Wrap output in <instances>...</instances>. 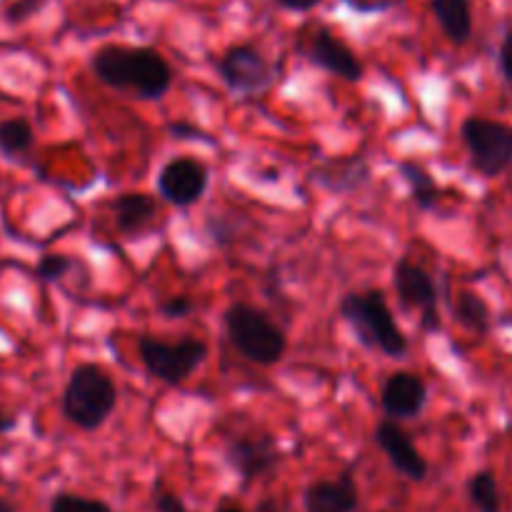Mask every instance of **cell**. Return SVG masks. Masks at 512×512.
<instances>
[{
  "label": "cell",
  "mask_w": 512,
  "mask_h": 512,
  "mask_svg": "<svg viewBox=\"0 0 512 512\" xmlns=\"http://www.w3.org/2000/svg\"><path fill=\"white\" fill-rule=\"evenodd\" d=\"M90 68L100 83L135 100H160L173 85L168 60L143 45H105L93 53Z\"/></svg>",
  "instance_id": "cell-1"
},
{
  "label": "cell",
  "mask_w": 512,
  "mask_h": 512,
  "mask_svg": "<svg viewBox=\"0 0 512 512\" xmlns=\"http://www.w3.org/2000/svg\"><path fill=\"white\" fill-rule=\"evenodd\" d=\"M118 405V385L105 368L83 363L70 373L68 385L60 398V410L70 425L80 430L103 428Z\"/></svg>",
  "instance_id": "cell-2"
},
{
  "label": "cell",
  "mask_w": 512,
  "mask_h": 512,
  "mask_svg": "<svg viewBox=\"0 0 512 512\" xmlns=\"http://www.w3.org/2000/svg\"><path fill=\"white\" fill-rule=\"evenodd\" d=\"M340 315L355 330V338L365 348L380 350L388 358L400 360L408 355L410 345L400 325L395 323L393 310L380 290H363V293H348L340 300Z\"/></svg>",
  "instance_id": "cell-3"
},
{
  "label": "cell",
  "mask_w": 512,
  "mask_h": 512,
  "mask_svg": "<svg viewBox=\"0 0 512 512\" xmlns=\"http://www.w3.org/2000/svg\"><path fill=\"white\" fill-rule=\"evenodd\" d=\"M233 348L255 365H275L288 350L283 328L270 315L248 303H233L223 315Z\"/></svg>",
  "instance_id": "cell-4"
},
{
  "label": "cell",
  "mask_w": 512,
  "mask_h": 512,
  "mask_svg": "<svg viewBox=\"0 0 512 512\" xmlns=\"http://www.w3.org/2000/svg\"><path fill=\"white\" fill-rule=\"evenodd\" d=\"M138 355L148 375H153L155 380L165 385H183L208 360V345L198 338L165 343L143 335L138 340Z\"/></svg>",
  "instance_id": "cell-5"
},
{
  "label": "cell",
  "mask_w": 512,
  "mask_h": 512,
  "mask_svg": "<svg viewBox=\"0 0 512 512\" xmlns=\"http://www.w3.org/2000/svg\"><path fill=\"white\" fill-rule=\"evenodd\" d=\"M470 163L483 178H498L512 168V128L500 120L473 118L460 125Z\"/></svg>",
  "instance_id": "cell-6"
},
{
  "label": "cell",
  "mask_w": 512,
  "mask_h": 512,
  "mask_svg": "<svg viewBox=\"0 0 512 512\" xmlns=\"http://www.w3.org/2000/svg\"><path fill=\"white\" fill-rule=\"evenodd\" d=\"M215 70L233 93H260L275 80V65L253 45H230Z\"/></svg>",
  "instance_id": "cell-7"
},
{
  "label": "cell",
  "mask_w": 512,
  "mask_h": 512,
  "mask_svg": "<svg viewBox=\"0 0 512 512\" xmlns=\"http://www.w3.org/2000/svg\"><path fill=\"white\" fill-rule=\"evenodd\" d=\"M393 285L398 298L403 300L408 308H418L420 313V330L425 333H438L440 330V313H438V298L440 290L435 285L433 275L420 265L410 263V260H398L393 268Z\"/></svg>",
  "instance_id": "cell-8"
},
{
  "label": "cell",
  "mask_w": 512,
  "mask_h": 512,
  "mask_svg": "<svg viewBox=\"0 0 512 512\" xmlns=\"http://www.w3.org/2000/svg\"><path fill=\"white\" fill-rule=\"evenodd\" d=\"M158 195L175 208H190L205 195L210 185V170L195 158H173L160 168Z\"/></svg>",
  "instance_id": "cell-9"
},
{
  "label": "cell",
  "mask_w": 512,
  "mask_h": 512,
  "mask_svg": "<svg viewBox=\"0 0 512 512\" xmlns=\"http://www.w3.org/2000/svg\"><path fill=\"white\" fill-rule=\"evenodd\" d=\"M300 48H303V55L310 63L323 68L325 73L335 75V78L350 80V83H358L363 78L365 68L358 55L333 30L325 28V25H318V28L310 30L308 38H305V43Z\"/></svg>",
  "instance_id": "cell-10"
},
{
  "label": "cell",
  "mask_w": 512,
  "mask_h": 512,
  "mask_svg": "<svg viewBox=\"0 0 512 512\" xmlns=\"http://www.w3.org/2000/svg\"><path fill=\"white\" fill-rule=\"evenodd\" d=\"M230 468L243 478V483L263 478L280 463V448L273 435L268 433H243L230 438L225 448Z\"/></svg>",
  "instance_id": "cell-11"
},
{
  "label": "cell",
  "mask_w": 512,
  "mask_h": 512,
  "mask_svg": "<svg viewBox=\"0 0 512 512\" xmlns=\"http://www.w3.org/2000/svg\"><path fill=\"white\" fill-rule=\"evenodd\" d=\"M380 405L390 420H413L428 405V385L418 373L398 370L390 375L380 390Z\"/></svg>",
  "instance_id": "cell-12"
},
{
  "label": "cell",
  "mask_w": 512,
  "mask_h": 512,
  "mask_svg": "<svg viewBox=\"0 0 512 512\" xmlns=\"http://www.w3.org/2000/svg\"><path fill=\"white\" fill-rule=\"evenodd\" d=\"M375 445L385 453V458L390 460L395 470H398L403 478L420 483V480L428 478V460L420 455V450L415 448L410 435L400 428L395 420H383L375 428Z\"/></svg>",
  "instance_id": "cell-13"
},
{
  "label": "cell",
  "mask_w": 512,
  "mask_h": 512,
  "mask_svg": "<svg viewBox=\"0 0 512 512\" xmlns=\"http://www.w3.org/2000/svg\"><path fill=\"white\" fill-rule=\"evenodd\" d=\"M360 505L353 478L318 480L305 490V512H355Z\"/></svg>",
  "instance_id": "cell-14"
},
{
  "label": "cell",
  "mask_w": 512,
  "mask_h": 512,
  "mask_svg": "<svg viewBox=\"0 0 512 512\" xmlns=\"http://www.w3.org/2000/svg\"><path fill=\"white\" fill-rule=\"evenodd\" d=\"M158 215V200L148 193H123L113 200L115 228L125 238H135L143 233Z\"/></svg>",
  "instance_id": "cell-15"
},
{
  "label": "cell",
  "mask_w": 512,
  "mask_h": 512,
  "mask_svg": "<svg viewBox=\"0 0 512 512\" xmlns=\"http://www.w3.org/2000/svg\"><path fill=\"white\" fill-rule=\"evenodd\" d=\"M430 10L450 43L465 45L473 38V0H430Z\"/></svg>",
  "instance_id": "cell-16"
},
{
  "label": "cell",
  "mask_w": 512,
  "mask_h": 512,
  "mask_svg": "<svg viewBox=\"0 0 512 512\" xmlns=\"http://www.w3.org/2000/svg\"><path fill=\"white\" fill-rule=\"evenodd\" d=\"M315 180L333 193H353L370 180V165L363 155H353V158L335 160L328 168L318 170Z\"/></svg>",
  "instance_id": "cell-17"
},
{
  "label": "cell",
  "mask_w": 512,
  "mask_h": 512,
  "mask_svg": "<svg viewBox=\"0 0 512 512\" xmlns=\"http://www.w3.org/2000/svg\"><path fill=\"white\" fill-rule=\"evenodd\" d=\"M398 173L403 175L405 185H408L410 190V198H413V203L418 205L420 210L430 213V210L438 208L440 198H443V188L435 183V178L423 168V165L415 163V160H400Z\"/></svg>",
  "instance_id": "cell-18"
},
{
  "label": "cell",
  "mask_w": 512,
  "mask_h": 512,
  "mask_svg": "<svg viewBox=\"0 0 512 512\" xmlns=\"http://www.w3.org/2000/svg\"><path fill=\"white\" fill-rule=\"evenodd\" d=\"M35 145V130L25 118L0 120V155L3 158H23Z\"/></svg>",
  "instance_id": "cell-19"
},
{
  "label": "cell",
  "mask_w": 512,
  "mask_h": 512,
  "mask_svg": "<svg viewBox=\"0 0 512 512\" xmlns=\"http://www.w3.org/2000/svg\"><path fill=\"white\" fill-rule=\"evenodd\" d=\"M453 318L470 333L485 335L490 330V308L480 295L460 293L453 303Z\"/></svg>",
  "instance_id": "cell-20"
},
{
  "label": "cell",
  "mask_w": 512,
  "mask_h": 512,
  "mask_svg": "<svg viewBox=\"0 0 512 512\" xmlns=\"http://www.w3.org/2000/svg\"><path fill=\"white\" fill-rule=\"evenodd\" d=\"M470 500H473L475 510L478 512H500L503 505H500V490L498 480L490 470H480L470 478Z\"/></svg>",
  "instance_id": "cell-21"
},
{
  "label": "cell",
  "mask_w": 512,
  "mask_h": 512,
  "mask_svg": "<svg viewBox=\"0 0 512 512\" xmlns=\"http://www.w3.org/2000/svg\"><path fill=\"white\" fill-rule=\"evenodd\" d=\"M48 512H113L108 503L95 498H83L75 493H58L50 500Z\"/></svg>",
  "instance_id": "cell-22"
},
{
  "label": "cell",
  "mask_w": 512,
  "mask_h": 512,
  "mask_svg": "<svg viewBox=\"0 0 512 512\" xmlns=\"http://www.w3.org/2000/svg\"><path fill=\"white\" fill-rule=\"evenodd\" d=\"M73 268L75 260L70 258V255L48 253L38 260V265H35V278L43 280V283H58V280H63Z\"/></svg>",
  "instance_id": "cell-23"
},
{
  "label": "cell",
  "mask_w": 512,
  "mask_h": 512,
  "mask_svg": "<svg viewBox=\"0 0 512 512\" xmlns=\"http://www.w3.org/2000/svg\"><path fill=\"white\" fill-rule=\"evenodd\" d=\"M45 3H48V0H13V3L3 10L5 23H10V25L25 23L28 18L38 15L40 10H43Z\"/></svg>",
  "instance_id": "cell-24"
},
{
  "label": "cell",
  "mask_w": 512,
  "mask_h": 512,
  "mask_svg": "<svg viewBox=\"0 0 512 512\" xmlns=\"http://www.w3.org/2000/svg\"><path fill=\"white\" fill-rule=\"evenodd\" d=\"M195 303L188 298V295H173L170 300H165L163 305H160V313L165 315V318H173V320H180V318H188L190 313H193Z\"/></svg>",
  "instance_id": "cell-25"
},
{
  "label": "cell",
  "mask_w": 512,
  "mask_h": 512,
  "mask_svg": "<svg viewBox=\"0 0 512 512\" xmlns=\"http://www.w3.org/2000/svg\"><path fill=\"white\" fill-rule=\"evenodd\" d=\"M155 510L158 512H190L188 508H185V503L178 498V495L170 493V490H163V488H155Z\"/></svg>",
  "instance_id": "cell-26"
},
{
  "label": "cell",
  "mask_w": 512,
  "mask_h": 512,
  "mask_svg": "<svg viewBox=\"0 0 512 512\" xmlns=\"http://www.w3.org/2000/svg\"><path fill=\"white\" fill-rule=\"evenodd\" d=\"M170 135L173 138H180V140H210L208 135L203 133V130L198 128V125H190V123H183V120H178V123H170Z\"/></svg>",
  "instance_id": "cell-27"
},
{
  "label": "cell",
  "mask_w": 512,
  "mask_h": 512,
  "mask_svg": "<svg viewBox=\"0 0 512 512\" xmlns=\"http://www.w3.org/2000/svg\"><path fill=\"white\" fill-rule=\"evenodd\" d=\"M500 70H503V75L508 78V83L512 85V30L508 35H505L503 45H500Z\"/></svg>",
  "instance_id": "cell-28"
},
{
  "label": "cell",
  "mask_w": 512,
  "mask_h": 512,
  "mask_svg": "<svg viewBox=\"0 0 512 512\" xmlns=\"http://www.w3.org/2000/svg\"><path fill=\"white\" fill-rule=\"evenodd\" d=\"M280 8L290 10V13H310L313 8H318L323 0H275Z\"/></svg>",
  "instance_id": "cell-29"
},
{
  "label": "cell",
  "mask_w": 512,
  "mask_h": 512,
  "mask_svg": "<svg viewBox=\"0 0 512 512\" xmlns=\"http://www.w3.org/2000/svg\"><path fill=\"white\" fill-rule=\"evenodd\" d=\"M18 428V415L8 413V410L0 408V435H8Z\"/></svg>",
  "instance_id": "cell-30"
},
{
  "label": "cell",
  "mask_w": 512,
  "mask_h": 512,
  "mask_svg": "<svg viewBox=\"0 0 512 512\" xmlns=\"http://www.w3.org/2000/svg\"><path fill=\"white\" fill-rule=\"evenodd\" d=\"M0 512H18V508L8 498H0Z\"/></svg>",
  "instance_id": "cell-31"
},
{
  "label": "cell",
  "mask_w": 512,
  "mask_h": 512,
  "mask_svg": "<svg viewBox=\"0 0 512 512\" xmlns=\"http://www.w3.org/2000/svg\"><path fill=\"white\" fill-rule=\"evenodd\" d=\"M258 512H280L278 508H275V505L273 503H270V500H265V503L263 505H260V508H258Z\"/></svg>",
  "instance_id": "cell-32"
},
{
  "label": "cell",
  "mask_w": 512,
  "mask_h": 512,
  "mask_svg": "<svg viewBox=\"0 0 512 512\" xmlns=\"http://www.w3.org/2000/svg\"><path fill=\"white\" fill-rule=\"evenodd\" d=\"M215 512H243V510L233 508V505H228V508H220V510H215Z\"/></svg>",
  "instance_id": "cell-33"
}]
</instances>
